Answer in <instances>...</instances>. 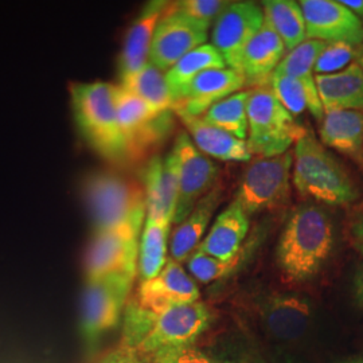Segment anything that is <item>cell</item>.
Instances as JSON below:
<instances>
[{"mask_svg":"<svg viewBox=\"0 0 363 363\" xmlns=\"http://www.w3.org/2000/svg\"><path fill=\"white\" fill-rule=\"evenodd\" d=\"M213 322V312L202 301L152 312L130 300L124 311L121 346L150 358L160 351L190 346Z\"/></svg>","mask_w":363,"mask_h":363,"instance_id":"cell-1","label":"cell"},{"mask_svg":"<svg viewBox=\"0 0 363 363\" xmlns=\"http://www.w3.org/2000/svg\"><path fill=\"white\" fill-rule=\"evenodd\" d=\"M334 247L328 213L313 203L298 206L286 220L276 249V262L289 283H303L322 271Z\"/></svg>","mask_w":363,"mask_h":363,"instance_id":"cell-2","label":"cell"},{"mask_svg":"<svg viewBox=\"0 0 363 363\" xmlns=\"http://www.w3.org/2000/svg\"><path fill=\"white\" fill-rule=\"evenodd\" d=\"M69 91L76 125L86 144L112 164H128L117 118V85L104 81L72 82Z\"/></svg>","mask_w":363,"mask_h":363,"instance_id":"cell-3","label":"cell"},{"mask_svg":"<svg viewBox=\"0 0 363 363\" xmlns=\"http://www.w3.org/2000/svg\"><path fill=\"white\" fill-rule=\"evenodd\" d=\"M292 181L300 196L330 206H349L359 196L346 169L310 130L295 144Z\"/></svg>","mask_w":363,"mask_h":363,"instance_id":"cell-4","label":"cell"},{"mask_svg":"<svg viewBox=\"0 0 363 363\" xmlns=\"http://www.w3.org/2000/svg\"><path fill=\"white\" fill-rule=\"evenodd\" d=\"M82 194L94 233L123 226L143 230L147 217L143 183L112 171H99L85 178Z\"/></svg>","mask_w":363,"mask_h":363,"instance_id":"cell-5","label":"cell"},{"mask_svg":"<svg viewBox=\"0 0 363 363\" xmlns=\"http://www.w3.org/2000/svg\"><path fill=\"white\" fill-rule=\"evenodd\" d=\"M306 132L277 100L271 86L250 89L247 144L252 155H284Z\"/></svg>","mask_w":363,"mask_h":363,"instance_id":"cell-6","label":"cell"},{"mask_svg":"<svg viewBox=\"0 0 363 363\" xmlns=\"http://www.w3.org/2000/svg\"><path fill=\"white\" fill-rule=\"evenodd\" d=\"M116 106L128 164L152 156L174 130V111H156L120 85Z\"/></svg>","mask_w":363,"mask_h":363,"instance_id":"cell-7","label":"cell"},{"mask_svg":"<svg viewBox=\"0 0 363 363\" xmlns=\"http://www.w3.org/2000/svg\"><path fill=\"white\" fill-rule=\"evenodd\" d=\"M135 277L127 273H111L86 281L81 298V330L88 343H96L118 325Z\"/></svg>","mask_w":363,"mask_h":363,"instance_id":"cell-8","label":"cell"},{"mask_svg":"<svg viewBox=\"0 0 363 363\" xmlns=\"http://www.w3.org/2000/svg\"><path fill=\"white\" fill-rule=\"evenodd\" d=\"M294 151L284 155L255 159L238 189L237 201L247 216L281 208L291 194Z\"/></svg>","mask_w":363,"mask_h":363,"instance_id":"cell-9","label":"cell"},{"mask_svg":"<svg viewBox=\"0 0 363 363\" xmlns=\"http://www.w3.org/2000/svg\"><path fill=\"white\" fill-rule=\"evenodd\" d=\"M172 151L178 159L179 169V198L172 223L179 225L190 216L196 203L216 187L220 169L195 147L187 132L177 136Z\"/></svg>","mask_w":363,"mask_h":363,"instance_id":"cell-10","label":"cell"},{"mask_svg":"<svg viewBox=\"0 0 363 363\" xmlns=\"http://www.w3.org/2000/svg\"><path fill=\"white\" fill-rule=\"evenodd\" d=\"M142 229L123 226L93 235L85 255L86 280L111 273L136 276Z\"/></svg>","mask_w":363,"mask_h":363,"instance_id":"cell-11","label":"cell"},{"mask_svg":"<svg viewBox=\"0 0 363 363\" xmlns=\"http://www.w3.org/2000/svg\"><path fill=\"white\" fill-rule=\"evenodd\" d=\"M265 22L262 6L255 1L228 3L214 22L211 45L220 52L226 67L240 73L242 54Z\"/></svg>","mask_w":363,"mask_h":363,"instance_id":"cell-12","label":"cell"},{"mask_svg":"<svg viewBox=\"0 0 363 363\" xmlns=\"http://www.w3.org/2000/svg\"><path fill=\"white\" fill-rule=\"evenodd\" d=\"M208 40V28L194 23L169 3L162 15L150 50V64L167 73L172 66Z\"/></svg>","mask_w":363,"mask_h":363,"instance_id":"cell-13","label":"cell"},{"mask_svg":"<svg viewBox=\"0 0 363 363\" xmlns=\"http://www.w3.org/2000/svg\"><path fill=\"white\" fill-rule=\"evenodd\" d=\"M298 4L306 21L307 39L362 46L363 22L340 1L303 0Z\"/></svg>","mask_w":363,"mask_h":363,"instance_id":"cell-14","label":"cell"},{"mask_svg":"<svg viewBox=\"0 0 363 363\" xmlns=\"http://www.w3.org/2000/svg\"><path fill=\"white\" fill-rule=\"evenodd\" d=\"M142 183L147 201L145 220L171 225L179 198L178 159L172 150L166 156L154 155L147 162Z\"/></svg>","mask_w":363,"mask_h":363,"instance_id":"cell-15","label":"cell"},{"mask_svg":"<svg viewBox=\"0 0 363 363\" xmlns=\"http://www.w3.org/2000/svg\"><path fill=\"white\" fill-rule=\"evenodd\" d=\"M199 298L201 292L194 279L182 268L181 262L169 259L156 277L140 281L133 300L145 310L157 313L175 306L199 301Z\"/></svg>","mask_w":363,"mask_h":363,"instance_id":"cell-16","label":"cell"},{"mask_svg":"<svg viewBox=\"0 0 363 363\" xmlns=\"http://www.w3.org/2000/svg\"><path fill=\"white\" fill-rule=\"evenodd\" d=\"M247 88L244 77L229 67L208 69L193 79L183 100L174 108L190 116H203L208 109Z\"/></svg>","mask_w":363,"mask_h":363,"instance_id":"cell-17","label":"cell"},{"mask_svg":"<svg viewBox=\"0 0 363 363\" xmlns=\"http://www.w3.org/2000/svg\"><path fill=\"white\" fill-rule=\"evenodd\" d=\"M286 52L284 42L265 21L242 54L240 74L245 79L247 88L269 86L273 73L286 57Z\"/></svg>","mask_w":363,"mask_h":363,"instance_id":"cell-18","label":"cell"},{"mask_svg":"<svg viewBox=\"0 0 363 363\" xmlns=\"http://www.w3.org/2000/svg\"><path fill=\"white\" fill-rule=\"evenodd\" d=\"M167 4L169 1L163 0L148 1L132 22L118 57L120 79L140 72L150 62V50L156 26Z\"/></svg>","mask_w":363,"mask_h":363,"instance_id":"cell-19","label":"cell"},{"mask_svg":"<svg viewBox=\"0 0 363 363\" xmlns=\"http://www.w3.org/2000/svg\"><path fill=\"white\" fill-rule=\"evenodd\" d=\"M311 320V304L296 294H277L262 308V322L271 335L280 340L301 337Z\"/></svg>","mask_w":363,"mask_h":363,"instance_id":"cell-20","label":"cell"},{"mask_svg":"<svg viewBox=\"0 0 363 363\" xmlns=\"http://www.w3.org/2000/svg\"><path fill=\"white\" fill-rule=\"evenodd\" d=\"M249 232V216L237 199L216 218L208 235L195 250L216 259L229 261L240 255Z\"/></svg>","mask_w":363,"mask_h":363,"instance_id":"cell-21","label":"cell"},{"mask_svg":"<svg viewBox=\"0 0 363 363\" xmlns=\"http://www.w3.org/2000/svg\"><path fill=\"white\" fill-rule=\"evenodd\" d=\"M174 113L179 117L195 147L203 155L222 162H249L252 159L247 140L208 124L202 117L190 116L179 111Z\"/></svg>","mask_w":363,"mask_h":363,"instance_id":"cell-22","label":"cell"},{"mask_svg":"<svg viewBox=\"0 0 363 363\" xmlns=\"http://www.w3.org/2000/svg\"><path fill=\"white\" fill-rule=\"evenodd\" d=\"M319 124L322 143L347 156L363 169V112H325Z\"/></svg>","mask_w":363,"mask_h":363,"instance_id":"cell-23","label":"cell"},{"mask_svg":"<svg viewBox=\"0 0 363 363\" xmlns=\"http://www.w3.org/2000/svg\"><path fill=\"white\" fill-rule=\"evenodd\" d=\"M220 199L222 186L218 182L216 187L196 203L190 216L175 228L169 241L171 259L181 262L194 253L195 249L202 242L203 234Z\"/></svg>","mask_w":363,"mask_h":363,"instance_id":"cell-24","label":"cell"},{"mask_svg":"<svg viewBox=\"0 0 363 363\" xmlns=\"http://www.w3.org/2000/svg\"><path fill=\"white\" fill-rule=\"evenodd\" d=\"M316 86L323 111H357L363 112V69L354 61L345 70L316 76Z\"/></svg>","mask_w":363,"mask_h":363,"instance_id":"cell-25","label":"cell"},{"mask_svg":"<svg viewBox=\"0 0 363 363\" xmlns=\"http://www.w3.org/2000/svg\"><path fill=\"white\" fill-rule=\"evenodd\" d=\"M325 42L307 39L296 49H294L292 52H288L279 67L276 69V72L279 73L296 78L303 85L307 94L308 111L312 116L316 118L318 123L323 120L325 111H323V105L320 101L319 91L316 86V76H313V67L319 54L325 49Z\"/></svg>","mask_w":363,"mask_h":363,"instance_id":"cell-26","label":"cell"},{"mask_svg":"<svg viewBox=\"0 0 363 363\" xmlns=\"http://www.w3.org/2000/svg\"><path fill=\"white\" fill-rule=\"evenodd\" d=\"M226 64L220 52L210 43H205L186 54L181 61L166 73L174 108L181 103L195 77L208 69H223Z\"/></svg>","mask_w":363,"mask_h":363,"instance_id":"cell-27","label":"cell"},{"mask_svg":"<svg viewBox=\"0 0 363 363\" xmlns=\"http://www.w3.org/2000/svg\"><path fill=\"white\" fill-rule=\"evenodd\" d=\"M262 10L265 21L284 42L288 52H292L307 40L306 21L298 1L265 0L262 1Z\"/></svg>","mask_w":363,"mask_h":363,"instance_id":"cell-28","label":"cell"},{"mask_svg":"<svg viewBox=\"0 0 363 363\" xmlns=\"http://www.w3.org/2000/svg\"><path fill=\"white\" fill-rule=\"evenodd\" d=\"M169 223L145 220L139 245L138 273L142 281L156 277L167 262Z\"/></svg>","mask_w":363,"mask_h":363,"instance_id":"cell-29","label":"cell"},{"mask_svg":"<svg viewBox=\"0 0 363 363\" xmlns=\"http://www.w3.org/2000/svg\"><path fill=\"white\" fill-rule=\"evenodd\" d=\"M120 86L133 93L156 111H174L166 73L150 62L140 72L121 78Z\"/></svg>","mask_w":363,"mask_h":363,"instance_id":"cell-30","label":"cell"},{"mask_svg":"<svg viewBox=\"0 0 363 363\" xmlns=\"http://www.w3.org/2000/svg\"><path fill=\"white\" fill-rule=\"evenodd\" d=\"M249 91H241L213 105L202 118L220 130L232 133L241 140L247 138V100Z\"/></svg>","mask_w":363,"mask_h":363,"instance_id":"cell-31","label":"cell"},{"mask_svg":"<svg viewBox=\"0 0 363 363\" xmlns=\"http://www.w3.org/2000/svg\"><path fill=\"white\" fill-rule=\"evenodd\" d=\"M241 256L238 255L229 261H222L199 250H194V253L187 259V268L198 281L208 284L230 274L238 265Z\"/></svg>","mask_w":363,"mask_h":363,"instance_id":"cell-32","label":"cell"},{"mask_svg":"<svg viewBox=\"0 0 363 363\" xmlns=\"http://www.w3.org/2000/svg\"><path fill=\"white\" fill-rule=\"evenodd\" d=\"M269 86L274 93V96L277 97V100L292 116H298L306 109H308L307 94L303 85L296 78L274 72Z\"/></svg>","mask_w":363,"mask_h":363,"instance_id":"cell-33","label":"cell"},{"mask_svg":"<svg viewBox=\"0 0 363 363\" xmlns=\"http://www.w3.org/2000/svg\"><path fill=\"white\" fill-rule=\"evenodd\" d=\"M358 48H354L349 43L343 42H331L325 43V49L319 54L313 72L316 76L335 74L354 62L357 58Z\"/></svg>","mask_w":363,"mask_h":363,"instance_id":"cell-34","label":"cell"},{"mask_svg":"<svg viewBox=\"0 0 363 363\" xmlns=\"http://www.w3.org/2000/svg\"><path fill=\"white\" fill-rule=\"evenodd\" d=\"M228 1L222 0H181L172 1V6L177 11L183 13L186 18L193 21L205 28L213 25L217 21L222 10L226 7Z\"/></svg>","mask_w":363,"mask_h":363,"instance_id":"cell-35","label":"cell"},{"mask_svg":"<svg viewBox=\"0 0 363 363\" xmlns=\"http://www.w3.org/2000/svg\"><path fill=\"white\" fill-rule=\"evenodd\" d=\"M147 359L150 363H220L193 345L160 351Z\"/></svg>","mask_w":363,"mask_h":363,"instance_id":"cell-36","label":"cell"},{"mask_svg":"<svg viewBox=\"0 0 363 363\" xmlns=\"http://www.w3.org/2000/svg\"><path fill=\"white\" fill-rule=\"evenodd\" d=\"M97 363H150V361L139 352L120 345L117 349L104 355Z\"/></svg>","mask_w":363,"mask_h":363,"instance_id":"cell-37","label":"cell"},{"mask_svg":"<svg viewBox=\"0 0 363 363\" xmlns=\"http://www.w3.org/2000/svg\"><path fill=\"white\" fill-rule=\"evenodd\" d=\"M351 242L354 247L363 255V213L352 220L350 228Z\"/></svg>","mask_w":363,"mask_h":363,"instance_id":"cell-38","label":"cell"},{"mask_svg":"<svg viewBox=\"0 0 363 363\" xmlns=\"http://www.w3.org/2000/svg\"><path fill=\"white\" fill-rule=\"evenodd\" d=\"M352 291H354V298L357 304L363 308V265H361L359 269L355 273Z\"/></svg>","mask_w":363,"mask_h":363,"instance_id":"cell-39","label":"cell"},{"mask_svg":"<svg viewBox=\"0 0 363 363\" xmlns=\"http://www.w3.org/2000/svg\"><path fill=\"white\" fill-rule=\"evenodd\" d=\"M340 3L363 22V0H340Z\"/></svg>","mask_w":363,"mask_h":363,"instance_id":"cell-40","label":"cell"},{"mask_svg":"<svg viewBox=\"0 0 363 363\" xmlns=\"http://www.w3.org/2000/svg\"><path fill=\"white\" fill-rule=\"evenodd\" d=\"M355 61H357L363 69V45L362 46H359L358 50H357V58H355Z\"/></svg>","mask_w":363,"mask_h":363,"instance_id":"cell-41","label":"cell"},{"mask_svg":"<svg viewBox=\"0 0 363 363\" xmlns=\"http://www.w3.org/2000/svg\"><path fill=\"white\" fill-rule=\"evenodd\" d=\"M343 363H363V361H352V362H343Z\"/></svg>","mask_w":363,"mask_h":363,"instance_id":"cell-42","label":"cell"},{"mask_svg":"<svg viewBox=\"0 0 363 363\" xmlns=\"http://www.w3.org/2000/svg\"><path fill=\"white\" fill-rule=\"evenodd\" d=\"M229 363H232V362H229Z\"/></svg>","mask_w":363,"mask_h":363,"instance_id":"cell-43","label":"cell"}]
</instances>
